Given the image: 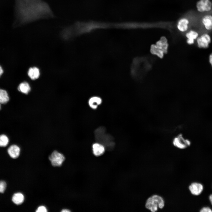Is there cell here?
Listing matches in <instances>:
<instances>
[{
	"label": "cell",
	"mask_w": 212,
	"mask_h": 212,
	"mask_svg": "<svg viewBox=\"0 0 212 212\" xmlns=\"http://www.w3.org/2000/svg\"><path fill=\"white\" fill-rule=\"evenodd\" d=\"M196 41L199 48L206 49L209 47L211 42V38L208 34L204 33L198 37Z\"/></svg>",
	"instance_id": "7"
},
{
	"label": "cell",
	"mask_w": 212,
	"mask_h": 212,
	"mask_svg": "<svg viewBox=\"0 0 212 212\" xmlns=\"http://www.w3.org/2000/svg\"><path fill=\"white\" fill-rule=\"evenodd\" d=\"M94 134L96 141L102 145L105 149L108 151L113 150L115 145L114 139L107 132L105 127L104 126L98 127L95 130Z\"/></svg>",
	"instance_id": "2"
},
{
	"label": "cell",
	"mask_w": 212,
	"mask_h": 212,
	"mask_svg": "<svg viewBox=\"0 0 212 212\" xmlns=\"http://www.w3.org/2000/svg\"><path fill=\"white\" fill-rule=\"evenodd\" d=\"M31 87L29 84L24 82L20 84L18 87V90L23 94H27L30 92Z\"/></svg>",
	"instance_id": "15"
},
{
	"label": "cell",
	"mask_w": 212,
	"mask_h": 212,
	"mask_svg": "<svg viewBox=\"0 0 212 212\" xmlns=\"http://www.w3.org/2000/svg\"><path fill=\"white\" fill-rule=\"evenodd\" d=\"M201 212H211L212 210L209 207H204L202 208L200 211Z\"/></svg>",
	"instance_id": "24"
},
{
	"label": "cell",
	"mask_w": 212,
	"mask_h": 212,
	"mask_svg": "<svg viewBox=\"0 0 212 212\" xmlns=\"http://www.w3.org/2000/svg\"><path fill=\"white\" fill-rule=\"evenodd\" d=\"M188 188L192 194L195 196H198L200 195L203 191V186L200 183L193 182L189 185Z\"/></svg>",
	"instance_id": "8"
},
{
	"label": "cell",
	"mask_w": 212,
	"mask_h": 212,
	"mask_svg": "<svg viewBox=\"0 0 212 212\" xmlns=\"http://www.w3.org/2000/svg\"><path fill=\"white\" fill-rule=\"evenodd\" d=\"M12 201L17 205L21 204L24 200V196L21 193H18L14 194L12 197Z\"/></svg>",
	"instance_id": "18"
},
{
	"label": "cell",
	"mask_w": 212,
	"mask_h": 212,
	"mask_svg": "<svg viewBox=\"0 0 212 212\" xmlns=\"http://www.w3.org/2000/svg\"><path fill=\"white\" fill-rule=\"evenodd\" d=\"M196 8L200 13L209 12L212 9V2L210 0H199L196 3Z\"/></svg>",
	"instance_id": "6"
},
{
	"label": "cell",
	"mask_w": 212,
	"mask_h": 212,
	"mask_svg": "<svg viewBox=\"0 0 212 212\" xmlns=\"http://www.w3.org/2000/svg\"><path fill=\"white\" fill-rule=\"evenodd\" d=\"M209 63L212 67V53L209 55Z\"/></svg>",
	"instance_id": "26"
},
{
	"label": "cell",
	"mask_w": 212,
	"mask_h": 212,
	"mask_svg": "<svg viewBox=\"0 0 212 212\" xmlns=\"http://www.w3.org/2000/svg\"><path fill=\"white\" fill-rule=\"evenodd\" d=\"M92 149L94 155L96 156H99L104 153L105 149L102 145L97 142L92 145Z\"/></svg>",
	"instance_id": "11"
},
{
	"label": "cell",
	"mask_w": 212,
	"mask_h": 212,
	"mask_svg": "<svg viewBox=\"0 0 212 212\" xmlns=\"http://www.w3.org/2000/svg\"><path fill=\"white\" fill-rule=\"evenodd\" d=\"M1 104L0 103V110H1Z\"/></svg>",
	"instance_id": "30"
},
{
	"label": "cell",
	"mask_w": 212,
	"mask_h": 212,
	"mask_svg": "<svg viewBox=\"0 0 212 212\" xmlns=\"http://www.w3.org/2000/svg\"><path fill=\"white\" fill-rule=\"evenodd\" d=\"M9 100V97L7 92L0 88V103L5 104L7 103Z\"/></svg>",
	"instance_id": "19"
},
{
	"label": "cell",
	"mask_w": 212,
	"mask_h": 212,
	"mask_svg": "<svg viewBox=\"0 0 212 212\" xmlns=\"http://www.w3.org/2000/svg\"><path fill=\"white\" fill-rule=\"evenodd\" d=\"M49 158L53 166L59 167L62 165L65 158L62 154L54 150L49 156Z\"/></svg>",
	"instance_id": "5"
},
{
	"label": "cell",
	"mask_w": 212,
	"mask_h": 212,
	"mask_svg": "<svg viewBox=\"0 0 212 212\" xmlns=\"http://www.w3.org/2000/svg\"><path fill=\"white\" fill-rule=\"evenodd\" d=\"M28 74L32 80L37 79L39 77L40 72L39 69L36 67L30 68L28 70Z\"/></svg>",
	"instance_id": "13"
},
{
	"label": "cell",
	"mask_w": 212,
	"mask_h": 212,
	"mask_svg": "<svg viewBox=\"0 0 212 212\" xmlns=\"http://www.w3.org/2000/svg\"><path fill=\"white\" fill-rule=\"evenodd\" d=\"M156 45L163 52L164 54L167 53L168 44L167 39L165 37H161L160 39L156 42Z\"/></svg>",
	"instance_id": "12"
},
{
	"label": "cell",
	"mask_w": 212,
	"mask_h": 212,
	"mask_svg": "<svg viewBox=\"0 0 212 212\" xmlns=\"http://www.w3.org/2000/svg\"><path fill=\"white\" fill-rule=\"evenodd\" d=\"M172 143L173 145L177 148L183 149L189 146L191 142L182 134H179L173 138Z\"/></svg>",
	"instance_id": "4"
},
{
	"label": "cell",
	"mask_w": 212,
	"mask_h": 212,
	"mask_svg": "<svg viewBox=\"0 0 212 212\" xmlns=\"http://www.w3.org/2000/svg\"><path fill=\"white\" fill-rule=\"evenodd\" d=\"M102 102L101 99L98 97H93L90 98L88 101V104L92 109H96Z\"/></svg>",
	"instance_id": "14"
},
{
	"label": "cell",
	"mask_w": 212,
	"mask_h": 212,
	"mask_svg": "<svg viewBox=\"0 0 212 212\" xmlns=\"http://www.w3.org/2000/svg\"><path fill=\"white\" fill-rule=\"evenodd\" d=\"M3 72V70L1 67L0 65V77L1 75Z\"/></svg>",
	"instance_id": "27"
},
{
	"label": "cell",
	"mask_w": 212,
	"mask_h": 212,
	"mask_svg": "<svg viewBox=\"0 0 212 212\" xmlns=\"http://www.w3.org/2000/svg\"><path fill=\"white\" fill-rule=\"evenodd\" d=\"M47 211L46 208L44 206H39L36 211L37 212H46Z\"/></svg>",
	"instance_id": "23"
},
{
	"label": "cell",
	"mask_w": 212,
	"mask_h": 212,
	"mask_svg": "<svg viewBox=\"0 0 212 212\" xmlns=\"http://www.w3.org/2000/svg\"><path fill=\"white\" fill-rule=\"evenodd\" d=\"M165 205V202L161 196L155 194L149 197L146 200L145 208L152 212H155L159 209H161Z\"/></svg>",
	"instance_id": "3"
},
{
	"label": "cell",
	"mask_w": 212,
	"mask_h": 212,
	"mask_svg": "<svg viewBox=\"0 0 212 212\" xmlns=\"http://www.w3.org/2000/svg\"><path fill=\"white\" fill-rule=\"evenodd\" d=\"M9 139L7 136L4 134L0 135V147H5L8 144Z\"/></svg>",
	"instance_id": "20"
},
{
	"label": "cell",
	"mask_w": 212,
	"mask_h": 212,
	"mask_svg": "<svg viewBox=\"0 0 212 212\" xmlns=\"http://www.w3.org/2000/svg\"><path fill=\"white\" fill-rule=\"evenodd\" d=\"M209 199L210 202L212 205V194H211L210 195L209 197Z\"/></svg>",
	"instance_id": "29"
},
{
	"label": "cell",
	"mask_w": 212,
	"mask_h": 212,
	"mask_svg": "<svg viewBox=\"0 0 212 212\" xmlns=\"http://www.w3.org/2000/svg\"><path fill=\"white\" fill-rule=\"evenodd\" d=\"M6 186V183L4 181H0V193H4L5 190Z\"/></svg>",
	"instance_id": "22"
},
{
	"label": "cell",
	"mask_w": 212,
	"mask_h": 212,
	"mask_svg": "<svg viewBox=\"0 0 212 212\" xmlns=\"http://www.w3.org/2000/svg\"><path fill=\"white\" fill-rule=\"evenodd\" d=\"M194 40L187 39V42L188 44L191 45L193 44L194 43Z\"/></svg>",
	"instance_id": "25"
},
{
	"label": "cell",
	"mask_w": 212,
	"mask_h": 212,
	"mask_svg": "<svg viewBox=\"0 0 212 212\" xmlns=\"http://www.w3.org/2000/svg\"><path fill=\"white\" fill-rule=\"evenodd\" d=\"M189 21L187 19L184 18L181 19L178 21L177 27L178 29L182 32L186 31L188 28Z\"/></svg>",
	"instance_id": "17"
},
{
	"label": "cell",
	"mask_w": 212,
	"mask_h": 212,
	"mask_svg": "<svg viewBox=\"0 0 212 212\" xmlns=\"http://www.w3.org/2000/svg\"><path fill=\"white\" fill-rule=\"evenodd\" d=\"M62 212H70V211L68 209H63L61 211Z\"/></svg>",
	"instance_id": "28"
},
{
	"label": "cell",
	"mask_w": 212,
	"mask_h": 212,
	"mask_svg": "<svg viewBox=\"0 0 212 212\" xmlns=\"http://www.w3.org/2000/svg\"><path fill=\"white\" fill-rule=\"evenodd\" d=\"M198 35L197 32L193 30H190L186 34V37L188 39L194 40L197 39Z\"/></svg>",
	"instance_id": "21"
},
{
	"label": "cell",
	"mask_w": 212,
	"mask_h": 212,
	"mask_svg": "<svg viewBox=\"0 0 212 212\" xmlns=\"http://www.w3.org/2000/svg\"><path fill=\"white\" fill-rule=\"evenodd\" d=\"M150 52L152 54L156 55L160 58L163 57L164 54L163 52L156 44H152L151 45Z\"/></svg>",
	"instance_id": "16"
},
{
	"label": "cell",
	"mask_w": 212,
	"mask_h": 212,
	"mask_svg": "<svg viewBox=\"0 0 212 212\" xmlns=\"http://www.w3.org/2000/svg\"><path fill=\"white\" fill-rule=\"evenodd\" d=\"M20 152V148L17 145H12L7 149V152L10 156L12 158L15 159L19 156Z\"/></svg>",
	"instance_id": "10"
},
{
	"label": "cell",
	"mask_w": 212,
	"mask_h": 212,
	"mask_svg": "<svg viewBox=\"0 0 212 212\" xmlns=\"http://www.w3.org/2000/svg\"><path fill=\"white\" fill-rule=\"evenodd\" d=\"M14 9L16 25L54 16L49 5L42 0H16Z\"/></svg>",
	"instance_id": "1"
},
{
	"label": "cell",
	"mask_w": 212,
	"mask_h": 212,
	"mask_svg": "<svg viewBox=\"0 0 212 212\" xmlns=\"http://www.w3.org/2000/svg\"><path fill=\"white\" fill-rule=\"evenodd\" d=\"M201 22L205 28L207 30H212V15H204L201 19Z\"/></svg>",
	"instance_id": "9"
}]
</instances>
